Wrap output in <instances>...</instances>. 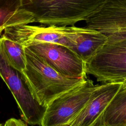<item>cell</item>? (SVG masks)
<instances>
[{
  "instance_id": "cell-1",
  "label": "cell",
  "mask_w": 126,
  "mask_h": 126,
  "mask_svg": "<svg viewBox=\"0 0 126 126\" xmlns=\"http://www.w3.org/2000/svg\"><path fill=\"white\" fill-rule=\"evenodd\" d=\"M25 51L26 66L21 73L34 98L43 106L47 107L57 97L87 78L61 74L26 47Z\"/></svg>"
},
{
  "instance_id": "cell-2",
  "label": "cell",
  "mask_w": 126,
  "mask_h": 126,
  "mask_svg": "<svg viewBox=\"0 0 126 126\" xmlns=\"http://www.w3.org/2000/svg\"><path fill=\"white\" fill-rule=\"evenodd\" d=\"M105 0H24L23 8L32 13L35 22L46 25L72 26L85 21Z\"/></svg>"
},
{
  "instance_id": "cell-3",
  "label": "cell",
  "mask_w": 126,
  "mask_h": 126,
  "mask_svg": "<svg viewBox=\"0 0 126 126\" xmlns=\"http://www.w3.org/2000/svg\"><path fill=\"white\" fill-rule=\"evenodd\" d=\"M0 77L12 93L22 120L28 125L41 126L47 107L42 106L34 98L22 74L7 62L0 46Z\"/></svg>"
},
{
  "instance_id": "cell-4",
  "label": "cell",
  "mask_w": 126,
  "mask_h": 126,
  "mask_svg": "<svg viewBox=\"0 0 126 126\" xmlns=\"http://www.w3.org/2000/svg\"><path fill=\"white\" fill-rule=\"evenodd\" d=\"M96 86L87 78L80 85L57 97L47 106L41 126H67L85 105Z\"/></svg>"
},
{
  "instance_id": "cell-5",
  "label": "cell",
  "mask_w": 126,
  "mask_h": 126,
  "mask_svg": "<svg viewBox=\"0 0 126 126\" xmlns=\"http://www.w3.org/2000/svg\"><path fill=\"white\" fill-rule=\"evenodd\" d=\"M87 74L104 83H122L126 79V42L106 43L86 63Z\"/></svg>"
},
{
  "instance_id": "cell-6",
  "label": "cell",
  "mask_w": 126,
  "mask_h": 126,
  "mask_svg": "<svg viewBox=\"0 0 126 126\" xmlns=\"http://www.w3.org/2000/svg\"><path fill=\"white\" fill-rule=\"evenodd\" d=\"M85 21L104 34L107 43L126 42V0H106Z\"/></svg>"
},
{
  "instance_id": "cell-7",
  "label": "cell",
  "mask_w": 126,
  "mask_h": 126,
  "mask_svg": "<svg viewBox=\"0 0 126 126\" xmlns=\"http://www.w3.org/2000/svg\"><path fill=\"white\" fill-rule=\"evenodd\" d=\"M77 27L72 26H33L21 24L4 30L6 37L25 47L40 43H55L68 48L71 45V35Z\"/></svg>"
},
{
  "instance_id": "cell-8",
  "label": "cell",
  "mask_w": 126,
  "mask_h": 126,
  "mask_svg": "<svg viewBox=\"0 0 126 126\" xmlns=\"http://www.w3.org/2000/svg\"><path fill=\"white\" fill-rule=\"evenodd\" d=\"M58 72L70 76H87L86 63L68 47L55 43L26 47Z\"/></svg>"
},
{
  "instance_id": "cell-9",
  "label": "cell",
  "mask_w": 126,
  "mask_h": 126,
  "mask_svg": "<svg viewBox=\"0 0 126 126\" xmlns=\"http://www.w3.org/2000/svg\"><path fill=\"white\" fill-rule=\"evenodd\" d=\"M122 85L120 82L96 85L85 105L67 126H94Z\"/></svg>"
},
{
  "instance_id": "cell-10",
  "label": "cell",
  "mask_w": 126,
  "mask_h": 126,
  "mask_svg": "<svg viewBox=\"0 0 126 126\" xmlns=\"http://www.w3.org/2000/svg\"><path fill=\"white\" fill-rule=\"evenodd\" d=\"M72 45L69 48L85 63L93 58L107 43V37L94 29L78 27L71 36Z\"/></svg>"
},
{
  "instance_id": "cell-11",
  "label": "cell",
  "mask_w": 126,
  "mask_h": 126,
  "mask_svg": "<svg viewBox=\"0 0 126 126\" xmlns=\"http://www.w3.org/2000/svg\"><path fill=\"white\" fill-rule=\"evenodd\" d=\"M25 0H0V35L7 28L35 22L32 13L23 8Z\"/></svg>"
},
{
  "instance_id": "cell-12",
  "label": "cell",
  "mask_w": 126,
  "mask_h": 126,
  "mask_svg": "<svg viewBox=\"0 0 126 126\" xmlns=\"http://www.w3.org/2000/svg\"><path fill=\"white\" fill-rule=\"evenodd\" d=\"M94 126H126V87H121Z\"/></svg>"
},
{
  "instance_id": "cell-13",
  "label": "cell",
  "mask_w": 126,
  "mask_h": 126,
  "mask_svg": "<svg viewBox=\"0 0 126 126\" xmlns=\"http://www.w3.org/2000/svg\"><path fill=\"white\" fill-rule=\"evenodd\" d=\"M0 46L8 63L21 73L26 66L25 47L4 34L0 37Z\"/></svg>"
},
{
  "instance_id": "cell-14",
  "label": "cell",
  "mask_w": 126,
  "mask_h": 126,
  "mask_svg": "<svg viewBox=\"0 0 126 126\" xmlns=\"http://www.w3.org/2000/svg\"><path fill=\"white\" fill-rule=\"evenodd\" d=\"M28 124L21 119H17L15 118H10L7 120L4 124L5 126H27Z\"/></svg>"
},
{
  "instance_id": "cell-15",
  "label": "cell",
  "mask_w": 126,
  "mask_h": 126,
  "mask_svg": "<svg viewBox=\"0 0 126 126\" xmlns=\"http://www.w3.org/2000/svg\"><path fill=\"white\" fill-rule=\"evenodd\" d=\"M122 86L123 87H126V79L125 80L122 82Z\"/></svg>"
},
{
  "instance_id": "cell-16",
  "label": "cell",
  "mask_w": 126,
  "mask_h": 126,
  "mask_svg": "<svg viewBox=\"0 0 126 126\" xmlns=\"http://www.w3.org/2000/svg\"></svg>"
}]
</instances>
